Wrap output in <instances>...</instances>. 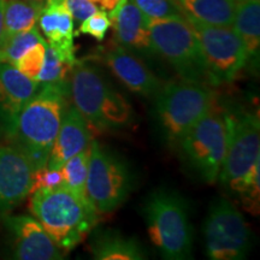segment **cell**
<instances>
[{
	"mask_svg": "<svg viewBox=\"0 0 260 260\" xmlns=\"http://www.w3.org/2000/svg\"><path fill=\"white\" fill-rule=\"evenodd\" d=\"M74 107L95 130H118L132 122V105L102 70L92 63L76 61L71 70Z\"/></svg>",
	"mask_w": 260,
	"mask_h": 260,
	"instance_id": "obj_4",
	"label": "cell"
},
{
	"mask_svg": "<svg viewBox=\"0 0 260 260\" xmlns=\"http://www.w3.org/2000/svg\"><path fill=\"white\" fill-rule=\"evenodd\" d=\"M206 253L212 260H239L247 255L251 232L242 213L228 199L214 201L204 224Z\"/></svg>",
	"mask_w": 260,
	"mask_h": 260,
	"instance_id": "obj_11",
	"label": "cell"
},
{
	"mask_svg": "<svg viewBox=\"0 0 260 260\" xmlns=\"http://www.w3.org/2000/svg\"><path fill=\"white\" fill-rule=\"evenodd\" d=\"M34 167L16 145L0 146V214L29 197Z\"/></svg>",
	"mask_w": 260,
	"mask_h": 260,
	"instance_id": "obj_12",
	"label": "cell"
},
{
	"mask_svg": "<svg viewBox=\"0 0 260 260\" xmlns=\"http://www.w3.org/2000/svg\"><path fill=\"white\" fill-rule=\"evenodd\" d=\"M45 54H46V40L38 42L37 45L29 48L17 60L15 67L28 79L37 82L42 67H44Z\"/></svg>",
	"mask_w": 260,
	"mask_h": 260,
	"instance_id": "obj_26",
	"label": "cell"
},
{
	"mask_svg": "<svg viewBox=\"0 0 260 260\" xmlns=\"http://www.w3.org/2000/svg\"><path fill=\"white\" fill-rule=\"evenodd\" d=\"M186 19L199 41L209 82L219 84L233 81L249 59L234 28L205 24L188 17Z\"/></svg>",
	"mask_w": 260,
	"mask_h": 260,
	"instance_id": "obj_10",
	"label": "cell"
},
{
	"mask_svg": "<svg viewBox=\"0 0 260 260\" xmlns=\"http://www.w3.org/2000/svg\"><path fill=\"white\" fill-rule=\"evenodd\" d=\"M121 46L144 53H154L148 29V17L142 14L132 2L122 5L111 21Z\"/></svg>",
	"mask_w": 260,
	"mask_h": 260,
	"instance_id": "obj_18",
	"label": "cell"
},
{
	"mask_svg": "<svg viewBox=\"0 0 260 260\" xmlns=\"http://www.w3.org/2000/svg\"><path fill=\"white\" fill-rule=\"evenodd\" d=\"M184 17L201 23L233 27L235 0H176Z\"/></svg>",
	"mask_w": 260,
	"mask_h": 260,
	"instance_id": "obj_20",
	"label": "cell"
},
{
	"mask_svg": "<svg viewBox=\"0 0 260 260\" xmlns=\"http://www.w3.org/2000/svg\"><path fill=\"white\" fill-rule=\"evenodd\" d=\"M28 2H40V3H45L46 0H28Z\"/></svg>",
	"mask_w": 260,
	"mask_h": 260,
	"instance_id": "obj_32",
	"label": "cell"
},
{
	"mask_svg": "<svg viewBox=\"0 0 260 260\" xmlns=\"http://www.w3.org/2000/svg\"><path fill=\"white\" fill-rule=\"evenodd\" d=\"M39 87L40 84L28 79L15 65L0 63V119L8 132Z\"/></svg>",
	"mask_w": 260,
	"mask_h": 260,
	"instance_id": "obj_17",
	"label": "cell"
},
{
	"mask_svg": "<svg viewBox=\"0 0 260 260\" xmlns=\"http://www.w3.org/2000/svg\"><path fill=\"white\" fill-rule=\"evenodd\" d=\"M3 2L0 0V46L5 40V32H4V12H3Z\"/></svg>",
	"mask_w": 260,
	"mask_h": 260,
	"instance_id": "obj_31",
	"label": "cell"
},
{
	"mask_svg": "<svg viewBox=\"0 0 260 260\" xmlns=\"http://www.w3.org/2000/svg\"><path fill=\"white\" fill-rule=\"evenodd\" d=\"M29 197V211L65 253L82 242L98 222L99 214L87 198L64 186Z\"/></svg>",
	"mask_w": 260,
	"mask_h": 260,
	"instance_id": "obj_3",
	"label": "cell"
},
{
	"mask_svg": "<svg viewBox=\"0 0 260 260\" xmlns=\"http://www.w3.org/2000/svg\"><path fill=\"white\" fill-rule=\"evenodd\" d=\"M234 30L241 39L248 58L258 54L260 45V2L235 0Z\"/></svg>",
	"mask_w": 260,
	"mask_h": 260,
	"instance_id": "obj_21",
	"label": "cell"
},
{
	"mask_svg": "<svg viewBox=\"0 0 260 260\" xmlns=\"http://www.w3.org/2000/svg\"><path fill=\"white\" fill-rule=\"evenodd\" d=\"M133 177L125 161L92 140L86 198L98 214L110 213L129 197Z\"/></svg>",
	"mask_w": 260,
	"mask_h": 260,
	"instance_id": "obj_8",
	"label": "cell"
},
{
	"mask_svg": "<svg viewBox=\"0 0 260 260\" xmlns=\"http://www.w3.org/2000/svg\"><path fill=\"white\" fill-rule=\"evenodd\" d=\"M229 132L226 154L218 180L241 195L245 209L255 214L260 197V126L254 113L224 115Z\"/></svg>",
	"mask_w": 260,
	"mask_h": 260,
	"instance_id": "obj_1",
	"label": "cell"
},
{
	"mask_svg": "<svg viewBox=\"0 0 260 260\" xmlns=\"http://www.w3.org/2000/svg\"><path fill=\"white\" fill-rule=\"evenodd\" d=\"M64 5L75 21L83 22L96 11V6L90 0H64Z\"/></svg>",
	"mask_w": 260,
	"mask_h": 260,
	"instance_id": "obj_30",
	"label": "cell"
},
{
	"mask_svg": "<svg viewBox=\"0 0 260 260\" xmlns=\"http://www.w3.org/2000/svg\"><path fill=\"white\" fill-rule=\"evenodd\" d=\"M44 40L45 39L41 37L37 27L28 31L12 35L6 39L0 46V63L15 65L29 48Z\"/></svg>",
	"mask_w": 260,
	"mask_h": 260,
	"instance_id": "obj_24",
	"label": "cell"
},
{
	"mask_svg": "<svg viewBox=\"0 0 260 260\" xmlns=\"http://www.w3.org/2000/svg\"><path fill=\"white\" fill-rule=\"evenodd\" d=\"M154 98L159 125L170 144H178L213 107L212 93L204 83L184 79L162 84Z\"/></svg>",
	"mask_w": 260,
	"mask_h": 260,
	"instance_id": "obj_6",
	"label": "cell"
},
{
	"mask_svg": "<svg viewBox=\"0 0 260 260\" xmlns=\"http://www.w3.org/2000/svg\"><path fill=\"white\" fill-rule=\"evenodd\" d=\"M90 254L98 260H142L146 253L134 237L116 230H98L89 243Z\"/></svg>",
	"mask_w": 260,
	"mask_h": 260,
	"instance_id": "obj_19",
	"label": "cell"
},
{
	"mask_svg": "<svg viewBox=\"0 0 260 260\" xmlns=\"http://www.w3.org/2000/svg\"><path fill=\"white\" fill-rule=\"evenodd\" d=\"M110 27H111V19L109 14L105 10H96L92 16L81 22L79 31L90 35L98 41H103Z\"/></svg>",
	"mask_w": 260,
	"mask_h": 260,
	"instance_id": "obj_29",
	"label": "cell"
},
{
	"mask_svg": "<svg viewBox=\"0 0 260 260\" xmlns=\"http://www.w3.org/2000/svg\"><path fill=\"white\" fill-rule=\"evenodd\" d=\"M147 233L162 258H190L193 232L187 205L171 190L158 189L148 197L144 206Z\"/></svg>",
	"mask_w": 260,
	"mask_h": 260,
	"instance_id": "obj_5",
	"label": "cell"
},
{
	"mask_svg": "<svg viewBox=\"0 0 260 260\" xmlns=\"http://www.w3.org/2000/svg\"><path fill=\"white\" fill-rule=\"evenodd\" d=\"M148 18H170L184 16L176 0H132Z\"/></svg>",
	"mask_w": 260,
	"mask_h": 260,
	"instance_id": "obj_27",
	"label": "cell"
},
{
	"mask_svg": "<svg viewBox=\"0 0 260 260\" xmlns=\"http://www.w3.org/2000/svg\"><path fill=\"white\" fill-rule=\"evenodd\" d=\"M148 29L153 52L169 61L181 79L209 82L199 41L184 16L148 18Z\"/></svg>",
	"mask_w": 260,
	"mask_h": 260,
	"instance_id": "obj_7",
	"label": "cell"
},
{
	"mask_svg": "<svg viewBox=\"0 0 260 260\" xmlns=\"http://www.w3.org/2000/svg\"><path fill=\"white\" fill-rule=\"evenodd\" d=\"M73 68V65L61 59L59 54L46 42L44 67H42L37 82L39 84L67 82V76L71 73Z\"/></svg>",
	"mask_w": 260,
	"mask_h": 260,
	"instance_id": "obj_25",
	"label": "cell"
},
{
	"mask_svg": "<svg viewBox=\"0 0 260 260\" xmlns=\"http://www.w3.org/2000/svg\"><path fill=\"white\" fill-rule=\"evenodd\" d=\"M228 139L225 117L211 110L188 130L178 145L198 174L207 183H214L225 158Z\"/></svg>",
	"mask_w": 260,
	"mask_h": 260,
	"instance_id": "obj_9",
	"label": "cell"
},
{
	"mask_svg": "<svg viewBox=\"0 0 260 260\" xmlns=\"http://www.w3.org/2000/svg\"><path fill=\"white\" fill-rule=\"evenodd\" d=\"M67 111V82L42 84L16 117L10 134L34 169L47 165L48 155Z\"/></svg>",
	"mask_w": 260,
	"mask_h": 260,
	"instance_id": "obj_2",
	"label": "cell"
},
{
	"mask_svg": "<svg viewBox=\"0 0 260 260\" xmlns=\"http://www.w3.org/2000/svg\"><path fill=\"white\" fill-rule=\"evenodd\" d=\"M5 225L12 237L14 258L19 260H59L65 252L51 239L35 217L6 216Z\"/></svg>",
	"mask_w": 260,
	"mask_h": 260,
	"instance_id": "obj_13",
	"label": "cell"
},
{
	"mask_svg": "<svg viewBox=\"0 0 260 260\" xmlns=\"http://www.w3.org/2000/svg\"><path fill=\"white\" fill-rule=\"evenodd\" d=\"M89 155L90 145L82 152L68 159L60 168L64 178L63 186L82 197H86V180L87 172H88Z\"/></svg>",
	"mask_w": 260,
	"mask_h": 260,
	"instance_id": "obj_23",
	"label": "cell"
},
{
	"mask_svg": "<svg viewBox=\"0 0 260 260\" xmlns=\"http://www.w3.org/2000/svg\"><path fill=\"white\" fill-rule=\"evenodd\" d=\"M45 3L28 0H4L5 40L12 35L30 30L37 25ZM4 40V41H5Z\"/></svg>",
	"mask_w": 260,
	"mask_h": 260,
	"instance_id": "obj_22",
	"label": "cell"
},
{
	"mask_svg": "<svg viewBox=\"0 0 260 260\" xmlns=\"http://www.w3.org/2000/svg\"><path fill=\"white\" fill-rule=\"evenodd\" d=\"M104 60L111 73L133 93L154 98L160 90V80L125 47L116 46L105 52Z\"/></svg>",
	"mask_w": 260,
	"mask_h": 260,
	"instance_id": "obj_14",
	"label": "cell"
},
{
	"mask_svg": "<svg viewBox=\"0 0 260 260\" xmlns=\"http://www.w3.org/2000/svg\"><path fill=\"white\" fill-rule=\"evenodd\" d=\"M39 24L47 44L70 65H75L74 18L64 5V0H46Z\"/></svg>",
	"mask_w": 260,
	"mask_h": 260,
	"instance_id": "obj_16",
	"label": "cell"
},
{
	"mask_svg": "<svg viewBox=\"0 0 260 260\" xmlns=\"http://www.w3.org/2000/svg\"><path fill=\"white\" fill-rule=\"evenodd\" d=\"M92 128L75 107H69L61 119L56 139L48 155L47 167L50 169L61 168L68 159L86 149L92 142Z\"/></svg>",
	"mask_w": 260,
	"mask_h": 260,
	"instance_id": "obj_15",
	"label": "cell"
},
{
	"mask_svg": "<svg viewBox=\"0 0 260 260\" xmlns=\"http://www.w3.org/2000/svg\"><path fill=\"white\" fill-rule=\"evenodd\" d=\"M63 183L64 178L60 169L56 170V169H50L47 165H45V167L34 170L29 195L42 189H54V188L63 186Z\"/></svg>",
	"mask_w": 260,
	"mask_h": 260,
	"instance_id": "obj_28",
	"label": "cell"
}]
</instances>
